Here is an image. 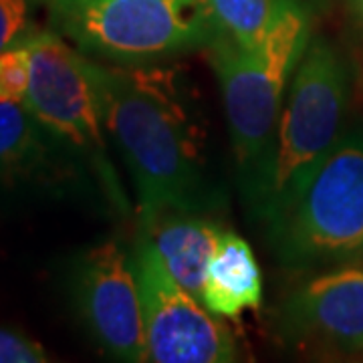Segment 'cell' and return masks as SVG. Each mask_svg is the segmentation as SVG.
<instances>
[{
    "label": "cell",
    "instance_id": "8",
    "mask_svg": "<svg viewBox=\"0 0 363 363\" xmlns=\"http://www.w3.org/2000/svg\"><path fill=\"white\" fill-rule=\"evenodd\" d=\"M147 362L233 363L238 345L218 315L208 311L196 295L178 285L157 257L152 240L140 233L135 245Z\"/></svg>",
    "mask_w": 363,
    "mask_h": 363
},
{
    "label": "cell",
    "instance_id": "9",
    "mask_svg": "<svg viewBox=\"0 0 363 363\" xmlns=\"http://www.w3.org/2000/svg\"><path fill=\"white\" fill-rule=\"evenodd\" d=\"M274 333L298 350L363 351V252L305 277L281 298Z\"/></svg>",
    "mask_w": 363,
    "mask_h": 363
},
{
    "label": "cell",
    "instance_id": "1",
    "mask_svg": "<svg viewBox=\"0 0 363 363\" xmlns=\"http://www.w3.org/2000/svg\"><path fill=\"white\" fill-rule=\"evenodd\" d=\"M105 128L130 169L140 226L164 212L212 214L226 204L210 169L206 131L180 77L154 63H95Z\"/></svg>",
    "mask_w": 363,
    "mask_h": 363
},
{
    "label": "cell",
    "instance_id": "12",
    "mask_svg": "<svg viewBox=\"0 0 363 363\" xmlns=\"http://www.w3.org/2000/svg\"><path fill=\"white\" fill-rule=\"evenodd\" d=\"M202 305L226 319L262 305V272L252 248L242 236L222 230L202 283Z\"/></svg>",
    "mask_w": 363,
    "mask_h": 363
},
{
    "label": "cell",
    "instance_id": "16",
    "mask_svg": "<svg viewBox=\"0 0 363 363\" xmlns=\"http://www.w3.org/2000/svg\"><path fill=\"white\" fill-rule=\"evenodd\" d=\"M47 351L23 331L0 327V363H45Z\"/></svg>",
    "mask_w": 363,
    "mask_h": 363
},
{
    "label": "cell",
    "instance_id": "4",
    "mask_svg": "<svg viewBox=\"0 0 363 363\" xmlns=\"http://www.w3.org/2000/svg\"><path fill=\"white\" fill-rule=\"evenodd\" d=\"M49 23L75 49L117 65H150L206 49L218 35L208 0H47Z\"/></svg>",
    "mask_w": 363,
    "mask_h": 363
},
{
    "label": "cell",
    "instance_id": "7",
    "mask_svg": "<svg viewBox=\"0 0 363 363\" xmlns=\"http://www.w3.org/2000/svg\"><path fill=\"white\" fill-rule=\"evenodd\" d=\"M67 293L79 323L105 355L117 362H147L135 257L109 238L85 248L69 264Z\"/></svg>",
    "mask_w": 363,
    "mask_h": 363
},
{
    "label": "cell",
    "instance_id": "13",
    "mask_svg": "<svg viewBox=\"0 0 363 363\" xmlns=\"http://www.w3.org/2000/svg\"><path fill=\"white\" fill-rule=\"evenodd\" d=\"M283 0H208L218 28L242 45L262 39Z\"/></svg>",
    "mask_w": 363,
    "mask_h": 363
},
{
    "label": "cell",
    "instance_id": "15",
    "mask_svg": "<svg viewBox=\"0 0 363 363\" xmlns=\"http://www.w3.org/2000/svg\"><path fill=\"white\" fill-rule=\"evenodd\" d=\"M39 0H0V51L30 30Z\"/></svg>",
    "mask_w": 363,
    "mask_h": 363
},
{
    "label": "cell",
    "instance_id": "3",
    "mask_svg": "<svg viewBox=\"0 0 363 363\" xmlns=\"http://www.w3.org/2000/svg\"><path fill=\"white\" fill-rule=\"evenodd\" d=\"M311 39V4L283 0L259 43L242 45L218 30L206 47L222 91L240 192L271 147L286 91Z\"/></svg>",
    "mask_w": 363,
    "mask_h": 363
},
{
    "label": "cell",
    "instance_id": "14",
    "mask_svg": "<svg viewBox=\"0 0 363 363\" xmlns=\"http://www.w3.org/2000/svg\"><path fill=\"white\" fill-rule=\"evenodd\" d=\"M30 47L25 37L0 51V104H23L30 85Z\"/></svg>",
    "mask_w": 363,
    "mask_h": 363
},
{
    "label": "cell",
    "instance_id": "5",
    "mask_svg": "<svg viewBox=\"0 0 363 363\" xmlns=\"http://www.w3.org/2000/svg\"><path fill=\"white\" fill-rule=\"evenodd\" d=\"M264 230L277 262L298 274L362 255V128L343 131L295 200Z\"/></svg>",
    "mask_w": 363,
    "mask_h": 363
},
{
    "label": "cell",
    "instance_id": "17",
    "mask_svg": "<svg viewBox=\"0 0 363 363\" xmlns=\"http://www.w3.org/2000/svg\"><path fill=\"white\" fill-rule=\"evenodd\" d=\"M347 2H350L351 11H353V14L357 16V21L363 26V0H347Z\"/></svg>",
    "mask_w": 363,
    "mask_h": 363
},
{
    "label": "cell",
    "instance_id": "6",
    "mask_svg": "<svg viewBox=\"0 0 363 363\" xmlns=\"http://www.w3.org/2000/svg\"><path fill=\"white\" fill-rule=\"evenodd\" d=\"M23 37L30 47L33 63L25 107L83 160L111 210L121 216L130 214V200L107 150L109 133L95 77V61L73 49L52 28H30Z\"/></svg>",
    "mask_w": 363,
    "mask_h": 363
},
{
    "label": "cell",
    "instance_id": "2",
    "mask_svg": "<svg viewBox=\"0 0 363 363\" xmlns=\"http://www.w3.org/2000/svg\"><path fill=\"white\" fill-rule=\"evenodd\" d=\"M351 65L333 40L313 37L289 85L271 147L242 190L248 212L269 224L303 190L345 131Z\"/></svg>",
    "mask_w": 363,
    "mask_h": 363
},
{
    "label": "cell",
    "instance_id": "11",
    "mask_svg": "<svg viewBox=\"0 0 363 363\" xmlns=\"http://www.w3.org/2000/svg\"><path fill=\"white\" fill-rule=\"evenodd\" d=\"M140 233L152 240L169 277L200 297L208 262L220 240V228L204 214L164 212L140 226Z\"/></svg>",
    "mask_w": 363,
    "mask_h": 363
},
{
    "label": "cell",
    "instance_id": "10",
    "mask_svg": "<svg viewBox=\"0 0 363 363\" xmlns=\"http://www.w3.org/2000/svg\"><path fill=\"white\" fill-rule=\"evenodd\" d=\"M85 194L104 192L83 160L25 104H0V202L65 200Z\"/></svg>",
    "mask_w": 363,
    "mask_h": 363
}]
</instances>
